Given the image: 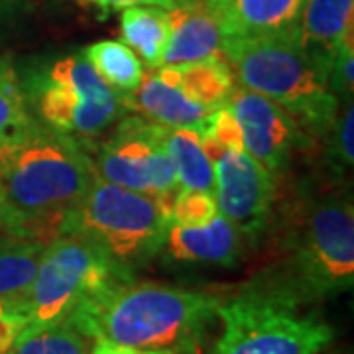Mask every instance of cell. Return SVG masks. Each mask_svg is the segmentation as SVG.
Listing matches in <instances>:
<instances>
[{
	"mask_svg": "<svg viewBox=\"0 0 354 354\" xmlns=\"http://www.w3.org/2000/svg\"><path fill=\"white\" fill-rule=\"evenodd\" d=\"M283 266L268 276L304 304L353 290L354 207L351 193L330 189L291 207Z\"/></svg>",
	"mask_w": 354,
	"mask_h": 354,
	"instance_id": "4",
	"label": "cell"
},
{
	"mask_svg": "<svg viewBox=\"0 0 354 354\" xmlns=\"http://www.w3.org/2000/svg\"><path fill=\"white\" fill-rule=\"evenodd\" d=\"M28 319L20 301L16 297H0V354H8L18 335L26 329Z\"/></svg>",
	"mask_w": 354,
	"mask_h": 354,
	"instance_id": "28",
	"label": "cell"
},
{
	"mask_svg": "<svg viewBox=\"0 0 354 354\" xmlns=\"http://www.w3.org/2000/svg\"><path fill=\"white\" fill-rule=\"evenodd\" d=\"M93 158L95 176L118 187L171 201L179 191L176 165L165 150L162 124L122 116Z\"/></svg>",
	"mask_w": 354,
	"mask_h": 354,
	"instance_id": "9",
	"label": "cell"
},
{
	"mask_svg": "<svg viewBox=\"0 0 354 354\" xmlns=\"http://www.w3.org/2000/svg\"><path fill=\"white\" fill-rule=\"evenodd\" d=\"M120 34L130 50L142 55L148 67H160L164 62L169 24L167 14L156 6H130L120 14Z\"/></svg>",
	"mask_w": 354,
	"mask_h": 354,
	"instance_id": "19",
	"label": "cell"
},
{
	"mask_svg": "<svg viewBox=\"0 0 354 354\" xmlns=\"http://www.w3.org/2000/svg\"><path fill=\"white\" fill-rule=\"evenodd\" d=\"M223 59L242 87L279 104L304 128L307 136L323 138L341 109L327 87L321 67L304 50L297 28L223 38Z\"/></svg>",
	"mask_w": 354,
	"mask_h": 354,
	"instance_id": "3",
	"label": "cell"
},
{
	"mask_svg": "<svg viewBox=\"0 0 354 354\" xmlns=\"http://www.w3.org/2000/svg\"><path fill=\"white\" fill-rule=\"evenodd\" d=\"M169 41L162 65H181L218 57L223 50V32L218 14L203 0H176L165 10Z\"/></svg>",
	"mask_w": 354,
	"mask_h": 354,
	"instance_id": "12",
	"label": "cell"
},
{
	"mask_svg": "<svg viewBox=\"0 0 354 354\" xmlns=\"http://www.w3.org/2000/svg\"><path fill=\"white\" fill-rule=\"evenodd\" d=\"M0 234H12V232H10V227H8V218H6L4 201H2V185H0Z\"/></svg>",
	"mask_w": 354,
	"mask_h": 354,
	"instance_id": "33",
	"label": "cell"
},
{
	"mask_svg": "<svg viewBox=\"0 0 354 354\" xmlns=\"http://www.w3.org/2000/svg\"><path fill=\"white\" fill-rule=\"evenodd\" d=\"M223 297L156 281L114 279L77 305L69 319L91 341L136 348H187Z\"/></svg>",
	"mask_w": 354,
	"mask_h": 354,
	"instance_id": "2",
	"label": "cell"
},
{
	"mask_svg": "<svg viewBox=\"0 0 354 354\" xmlns=\"http://www.w3.org/2000/svg\"><path fill=\"white\" fill-rule=\"evenodd\" d=\"M241 232L223 215L205 227H179L171 223L162 252L181 264H209L234 268L242 254Z\"/></svg>",
	"mask_w": 354,
	"mask_h": 354,
	"instance_id": "13",
	"label": "cell"
},
{
	"mask_svg": "<svg viewBox=\"0 0 354 354\" xmlns=\"http://www.w3.org/2000/svg\"><path fill=\"white\" fill-rule=\"evenodd\" d=\"M225 104L241 124L244 152L276 179L290 167L293 153L311 142L291 114L254 91L234 87Z\"/></svg>",
	"mask_w": 354,
	"mask_h": 354,
	"instance_id": "11",
	"label": "cell"
},
{
	"mask_svg": "<svg viewBox=\"0 0 354 354\" xmlns=\"http://www.w3.org/2000/svg\"><path fill=\"white\" fill-rule=\"evenodd\" d=\"M32 116L67 136L91 142L124 116V95L109 87L83 55H69L20 81Z\"/></svg>",
	"mask_w": 354,
	"mask_h": 354,
	"instance_id": "7",
	"label": "cell"
},
{
	"mask_svg": "<svg viewBox=\"0 0 354 354\" xmlns=\"http://www.w3.org/2000/svg\"><path fill=\"white\" fill-rule=\"evenodd\" d=\"M20 8H22V0H0V22L16 16Z\"/></svg>",
	"mask_w": 354,
	"mask_h": 354,
	"instance_id": "32",
	"label": "cell"
},
{
	"mask_svg": "<svg viewBox=\"0 0 354 354\" xmlns=\"http://www.w3.org/2000/svg\"><path fill=\"white\" fill-rule=\"evenodd\" d=\"M354 104L353 101L342 102L337 118L329 128V132L323 136L325 146V167L330 176L342 177L346 169L353 167L354 160Z\"/></svg>",
	"mask_w": 354,
	"mask_h": 354,
	"instance_id": "24",
	"label": "cell"
},
{
	"mask_svg": "<svg viewBox=\"0 0 354 354\" xmlns=\"http://www.w3.org/2000/svg\"><path fill=\"white\" fill-rule=\"evenodd\" d=\"M88 354H179L171 348H136V346H124L116 342L97 341Z\"/></svg>",
	"mask_w": 354,
	"mask_h": 354,
	"instance_id": "29",
	"label": "cell"
},
{
	"mask_svg": "<svg viewBox=\"0 0 354 354\" xmlns=\"http://www.w3.org/2000/svg\"><path fill=\"white\" fill-rule=\"evenodd\" d=\"M218 215L241 232L246 244H258L272 225L278 179L244 152H223L213 162Z\"/></svg>",
	"mask_w": 354,
	"mask_h": 354,
	"instance_id": "10",
	"label": "cell"
},
{
	"mask_svg": "<svg viewBox=\"0 0 354 354\" xmlns=\"http://www.w3.org/2000/svg\"><path fill=\"white\" fill-rule=\"evenodd\" d=\"M91 144L34 122L0 144V185L10 232L48 244L62 236L95 179Z\"/></svg>",
	"mask_w": 354,
	"mask_h": 354,
	"instance_id": "1",
	"label": "cell"
},
{
	"mask_svg": "<svg viewBox=\"0 0 354 354\" xmlns=\"http://www.w3.org/2000/svg\"><path fill=\"white\" fill-rule=\"evenodd\" d=\"M307 0H230L218 14L223 38H248L297 28Z\"/></svg>",
	"mask_w": 354,
	"mask_h": 354,
	"instance_id": "16",
	"label": "cell"
},
{
	"mask_svg": "<svg viewBox=\"0 0 354 354\" xmlns=\"http://www.w3.org/2000/svg\"><path fill=\"white\" fill-rule=\"evenodd\" d=\"M199 134H201L203 150L209 156L211 162H215L223 152H242L244 150L242 128L234 113L227 104L218 106L205 116L203 124L199 127Z\"/></svg>",
	"mask_w": 354,
	"mask_h": 354,
	"instance_id": "23",
	"label": "cell"
},
{
	"mask_svg": "<svg viewBox=\"0 0 354 354\" xmlns=\"http://www.w3.org/2000/svg\"><path fill=\"white\" fill-rule=\"evenodd\" d=\"M12 81H18V73H16L14 65L10 64V59L0 55V85L12 83Z\"/></svg>",
	"mask_w": 354,
	"mask_h": 354,
	"instance_id": "31",
	"label": "cell"
},
{
	"mask_svg": "<svg viewBox=\"0 0 354 354\" xmlns=\"http://www.w3.org/2000/svg\"><path fill=\"white\" fill-rule=\"evenodd\" d=\"M203 2H207V4H209V6H211V8H213L216 14H221L223 12V8L227 6L230 0H203Z\"/></svg>",
	"mask_w": 354,
	"mask_h": 354,
	"instance_id": "34",
	"label": "cell"
},
{
	"mask_svg": "<svg viewBox=\"0 0 354 354\" xmlns=\"http://www.w3.org/2000/svg\"><path fill=\"white\" fill-rule=\"evenodd\" d=\"M171 223V201L124 189L95 176L64 234L97 244L114 264L132 274L136 266L162 252Z\"/></svg>",
	"mask_w": 354,
	"mask_h": 354,
	"instance_id": "6",
	"label": "cell"
},
{
	"mask_svg": "<svg viewBox=\"0 0 354 354\" xmlns=\"http://www.w3.org/2000/svg\"><path fill=\"white\" fill-rule=\"evenodd\" d=\"M162 140L171 162L176 165L179 189L213 193L215 189L213 162L203 150L199 128L162 127Z\"/></svg>",
	"mask_w": 354,
	"mask_h": 354,
	"instance_id": "18",
	"label": "cell"
},
{
	"mask_svg": "<svg viewBox=\"0 0 354 354\" xmlns=\"http://www.w3.org/2000/svg\"><path fill=\"white\" fill-rule=\"evenodd\" d=\"M83 57L109 87L124 97L132 95L146 75L138 55L124 41L102 39L91 44L83 51Z\"/></svg>",
	"mask_w": 354,
	"mask_h": 354,
	"instance_id": "20",
	"label": "cell"
},
{
	"mask_svg": "<svg viewBox=\"0 0 354 354\" xmlns=\"http://www.w3.org/2000/svg\"><path fill=\"white\" fill-rule=\"evenodd\" d=\"M304 301L268 278L256 279L234 297L223 299L216 317L223 333L213 354H319L335 330Z\"/></svg>",
	"mask_w": 354,
	"mask_h": 354,
	"instance_id": "5",
	"label": "cell"
},
{
	"mask_svg": "<svg viewBox=\"0 0 354 354\" xmlns=\"http://www.w3.org/2000/svg\"><path fill=\"white\" fill-rule=\"evenodd\" d=\"M88 337L65 317L44 327L24 329L8 354H88Z\"/></svg>",
	"mask_w": 354,
	"mask_h": 354,
	"instance_id": "22",
	"label": "cell"
},
{
	"mask_svg": "<svg viewBox=\"0 0 354 354\" xmlns=\"http://www.w3.org/2000/svg\"><path fill=\"white\" fill-rule=\"evenodd\" d=\"M218 216L215 195L179 189L171 199V221L179 227H205Z\"/></svg>",
	"mask_w": 354,
	"mask_h": 354,
	"instance_id": "26",
	"label": "cell"
},
{
	"mask_svg": "<svg viewBox=\"0 0 354 354\" xmlns=\"http://www.w3.org/2000/svg\"><path fill=\"white\" fill-rule=\"evenodd\" d=\"M132 278L97 244L77 234H62L46 244L32 283L20 295L28 325L44 327L71 315L81 301L114 279Z\"/></svg>",
	"mask_w": 354,
	"mask_h": 354,
	"instance_id": "8",
	"label": "cell"
},
{
	"mask_svg": "<svg viewBox=\"0 0 354 354\" xmlns=\"http://www.w3.org/2000/svg\"><path fill=\"white\" fill-rule=\"evenodd\" d=\"M354 39L342 44L337 53L330 57L327 67V87L339 99V102L353 101V81H354Z\"/></svg>",
	"mask_w": 354,
	"mask_h": 354,
	"instance_id": "27",
	"label": "cell"
},
{
	"mask_svg": "<svg viewBox=\"0 0 354 354\" xmlns=\"http://www.w3.org/2000/svg\"><path fill=\"white\" fill-rule=\"evenodd\" d=\"M353 32L354 0H307L297 24L299 41L323 75L337 50L353 41Z\"/></svg>",
	"mask_w": 354,
	"mask_h": 354,
	"instance_id": "14",
	"label": "cell"
},
{
	"mask_svg": "<svg viewBox=\"0 0 354 354\" xmlns=\"http://www.w3.org/2000/svg\"><path fill=\"white\" fill-rule=\"evenodd\" d=\"M127 102L128 109L138 111L140 116L169 128H199L211 113L191 102L179 88L165 85L153 71H146L138 88L127 97Z\"/></svg>",
	"mask_w": 354,
	"mask_h": 354,
	"instance_id": "17",
	"label": "cell"
},
{
	"mask_svg": "<svg viewBox=\"0 0 354 354\" xmlns=\"http://www.w3.org/2000/svg\"><path fill=\"white\" fill-rule=\"evenodd\" d=\"M95 2L102 8H130V6H156L162 10H171L176 6V0H87Z\"/></svg>",
	"mask_w": 354,
	"mask_h": 354,
	"instance_id": "30",
	"label": "cell"
},
{
	"mask_svg": "<svg viewBox=\"0 0 354 354\" xmlns=\"http://www.w3.org/2000/svg\"><path fill=\"white\" fill-rule=\"evenodd\" d=\"M153 73L165 85L179 88L191 102L207 111L223 106L236 87L234 73L223 55L193 64L160 65L153 69Z\"/></svg>",
	"mask_w": 354,
	"mask_h": 354,
	"instance_id": "15",
	"label": "cell"
},
{
	"mask_svg": "<svg viewBox=\"0 0 354 354\" xmlns=\"http://www.w3.org/2000/svg\"><path fill=\"white\" fill-rule=\"evenodd\" d=\"M46 244L0 234V297L22 295L38 270Z\"/></svg>",
	"mask_w": 354,
	"mask_h": 354,
	"instance_id": "21",
	"label": "cell"
},
{
	"mask_svg": "<svg viewBox=\"0 0 354 354\" xmlns=\"http://www.w3.org/2000/svg\"><path fill=\"white\" fill-rule=\"evenodd\" d=\"M34 122L36 118L28 109L20 79L0 85V144L22 136Z\"/></svg>",
	"mask_w": 354,
	"mask_h": 354,
	"instance_id": "25",
	"label": "cell"
}]
</instances>
